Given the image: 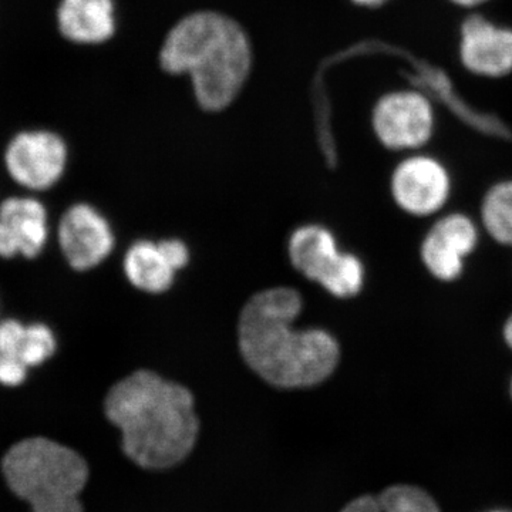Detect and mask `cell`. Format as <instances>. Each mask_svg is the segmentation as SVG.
<instances>
[{"label":"cell","mask_w":512,"mask_h":512,"mask_svg":"<svg viewBox=\"0 0 512 512\" xmlns=\"http://www.w3.org/2000/svg\"><path fill=\"white\" fill-rule=\"evenodd\" d=\"M26 325L15 319L0 322V355L20 357Z\"/></svg>","instance_id":"e0dca14e"},{"label":"cell","mask_w":512,"mask_h":512,"mask_svg":"<svg viewBox=\"0 0 512 512\" xmlns=\"http://www.w3.org/2000/svg\"><path fill=\"white\" fill-rule=\"evenodd\" d=\"M29 367L18 356L0 355V384L20 386L28 376Z\"/></svg>","instance_id":"ac0fdd59"},{"label":"cell","mask_w":512,"mask_h":512,"mask_svg":"<svg viewBox=\"0 0 512 512\" xmlns=\"http://www.w3.org/2000/svg\"><path fill=\"white\" fill-rule=\"evenodd\" d=\"M480 224L464 212H447L433 222L420 245L427 274L443 284H453L466 272L468 258L480 244Z\"/></svg>","instance_id":"52a82bcc"},{"label":"cell","mask_w":512,"mask_h":512,"mask_svg":"<svg viewBox=\"0 0 512 512\" xmlns=\"http://www.w3.org/2000/svg\"><path fill=\"white\" fill-rule=\"evenodd\" d=\"M458 56L464 69L485 79L512 73V29L483 15H470L460 28Z\"/></svg>","instance_id":"30bf717a"},{"label":"cell","mask_w":512,"mask_h":512,"mask_svg":"<svg viewBox=\"0 0 512 512\" xmlns=\"http://www.w3.org/2000/svg\"><path fill=\"white\" fill-rule=\"evenodd\" d=\"M450 2L458 6V8L476 9L490 2V0H450Z\"/></svg>","instance_id":"ffe728a7"},{"label":"cell","mask_w":512,"mask_h":512,"mask_svg":"<svg viewBox=\"0 0 512 512\" xmlns=\"http://www.w3.org/2000/svg\"><path fill=\"white\" fill-rule=\"evenodd\" d=\"M301 293L286 286L255 293L239 315L238 345L252 372L279 389L325 382L339 365L338 340L323 329L293 326Z\"/></svg>","instance_id":"6da1fadb"},{"label":"cell","mask_w":512,"mask_h":512,"mask_svg":"<svg viewBox=\"0 0 512 512\" xmlns=\"http://www.w3.org/2000/svg\"><path fill=\"white\" fill-rule=\"evenodd\" d=\"M339 512H441L427 491L410 484H396L382 493L360 495Z\"/></svg>","instance_id":"5bb4252c"},{"label":"cell","mask_w":512,"mask_h":512,"mask_svg":"<svg viewBox=\"0 0 512 512\" xmlns=\"http://www.w3.org/2000/svg\"><path fill=\"white\" fill-rule=\"evenodd\" d=\"M66 164V144L52 131H23L6 148V170L16 183L28 190H49L59 183Z\"/></svg>","instance_id":"ba28073f"},{"label":"cell","mask_w":512,"mask_h":512,"mask_svg":"<svg viewBox=\"0 0 512 512\" xmlns=\"http://www.w3.org/2000/svg\"><path fill=\"white\" fill-rule=\"evenodd\" d=\"M56 352L55 333L43 323L26 325L25 339L20 349V359L26 366H40Z\"/></svg>","instance_id":"2e32d148"},{"label":"cell","mask_w":512,"mask_h":512,"mask_svg":"<svg viewBox=\"0 0 512 512\" xmlns=\"http://www.w3.org/2000/svg\"><path fill=\"white\" fill-rule=\"evenodd\" d=\"M373 128L389 150L419 151L436 131L433 101L420 90H397L377 101Z\"/></svg>","instance_id":"5b68a950"},{"label":"cell","mask_w":512,"mask_h":512,"mask_svg":"<svg viewBox=\"0 0 512 512\" xmlns=\"http://www.w3.org/2000/svg\"><path fill=\"white\" fill-rule=\"evenodd\" d=\"M355 2L363 6H380L386 3L387 0H355Z\"/></svg>","instance_id":"7402d4cb"},{"label":"cell","mask_w":512,"mask_h":512,"mask_svg":"<svg viewBox=\"0 0 512 512\" xmlns=\"http://www.w3.org/2000/svg\"><path fill=\"white\" fill-rule=\"evenodd\" d=\"M503 340L507 348L512 352V312L503 325Z\"/></svg>","instance_id":"44dd1931"},{"label":"cell","mask_w":512,"mask_h":512,"mask_svg":"<svg viewBox=\"0 0 512 512\" xmlns=\"http://www.w3.org/2000/svg\"><path fill=\"white\" fill-rule=\"evenodd\" d=\"M124 274L134 288L147 293H163L173 285L177 271L158 242L137 241L124 256Z\"/></svg>","instance_id":"4fadbf2b"},{"label":"cell","mask_w":512,"mask_h":512,"mask_svg":"<svg viewBox=\"0 0 512 512\" xmlns=\"http://www.w3.org/2000/svg\"><path fill=\"white\" fill-rule=\"evenodd\" d=\"M508 392H510V397H511V400H512V376H511V379H510V384H508Z\"/></svg>","instance_id":"603a6c76"},{"label":"cell","mask_w":512,"mask_h":512,"mask_svg":"<svg viewBox=\"0 0 512 512\" xmlns=\"http://www.w3.org/2000/svg\"><path fill=\"white\" fill-rule=\"evenodd\" d=\"M288 252L296 271L336 298H353L365 285L363 262L356 255L340 252L335 237L325 227L305 225L295 229Z\"/></svg>","instance_id":"277c9868"},{"label":"cell","mask_w":512,"mask_h":512,"mask_svg":"<svg viewBox=\"0 0 512 512\" xmlns=\"http://www.w3.org/2000/svg\"><path fill=\"white\" fill-rule=\"evenodd\" d=\"M480 227L495 244L512 248V178L497 181L485 191Z\"/></svg>","instance_id":"9a60e30c"},{"label":"cell","mask_w":512,"mask_h":512,"mask_svg":"<svg viewBox=\"0 0 512 512\" xmlns=\"http://www.w3.org/2000/svg\"><path fill=\"white\" fill-rule=\"evenodd\" d=\"M0 224L8 231L18 255L36 258L49 238L47 211L32 197H13L0 205Z\"/></svg>","instance_id":"7c38bea8"},{"label":"cell","mask_w":512,"mask_h":512,"mask_svg":"<svg viewBox=\"0 0 512 512\" xmlns=\"http://www.w3.org/2000/svg\"><path fill=\"white\" fill-rule=\"evenodd\" d=\"M104 413L120 430L124 454L148 471L183 463L200 436L190 390L151 370H138L114 384L104 400Z\"/></svg>","instance_id":"7a4b0ae2"},{"label":"cell","mask_w":512,"mask_h":512,"mask_svg":"<svg viewBox=\"0 0 512 512\" xmlns=\"http://www.w3.org/2000/svg\"><path fill=\"white\" fill-rule=\"evenodd\" d=\"M158 244L175 271H181L190 262V249L181 239H163Z\"/></svg>","instance_id":"d6986e66"},{"label":"cell","mask_w":512,"mask_h":512,"mask_svg":"<svg viewBox=\"0 0 512 512\" xmlns=\"http://www.w3.org/2000/svg\"><path fill=\"white\" fill-rule=\"evenodd\" d=\"M114 242L109 221L92 205L76 204L64 212L59 244L64 258L76 271H89L106 261Z\"/></svg>","instance_id":"9c48e42d"},{"label":"cell","mask_w":512,"mask_h":512,"mask_svg":"<svg viewBox=\"0 0 512 512\" xmlns=\"http://www.w3.org/2000/svg\"><path fill=\"white\" fill-rule=\"evenodd\" d=\"M488 512H512V511H508V510H493V511H488Z\"/></svg>","instance_id":"cb8c5ba5"},{"label":"cell","mask_w":512,"mask_h":512,"mask_svg":"<svg viewBox=\"0 0 512 512\" xmlns=\"http://www.w3.org/2000/svg\"><path fill=\"white\" fill-rule=\"evenodd\" d=\"M390 192L397 207L414 218L440 215L453 194V178L440 158L417 153L394 168Z\"/></svg>","instance_id":"8992f818"},{"label":"cell","mask_w":512,"mask_h":512,"mask_svg":"<svg viewBox=\"0 0 512 512\" xmlns=\"http://www.w3.org/2000/svg\"><path fill=\"white\" fill-rule=\"evenodd\" d=\"M60 33L70 42L97 45L116 29L113 0H62L57 9Z\"/></svg>","instance_id":"8fae6325"},{"label":"cell","mask_w":512,"mask_h":512,"mask_svg":"<svg viewBox=\"0 0 512 512\" xmlns=\"http://www.w3.org/2000/svg\"><path fill=\"white\" fill-rule=\"evenodd\" d=\"M165 72L190 73L202 109H225L237 97L251 69L247 36L234 20L212 12L181 20L161 50Z\"/></svg>","instance_id":"3957f363"}]
</instances>
